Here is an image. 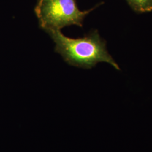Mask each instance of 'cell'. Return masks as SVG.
Here are the masks:
<instances>
[{
  "mask_svg": "<svg viewBox=\"0 0 152 152\" xmlns=\"http://www.w3.org/2000/svg\"><path fill=\"white\" fill-rule=\"evenodd\" d=\"M46 33L54 41L55 51L62 56L69 65L90 69L99 63H106L117 71H121L118 64L109 54L107 42L97 29L79 38H70L60 31H49Z\"/></svg>",
  "mask_w": 152,
  "mask_h": 152,
  "instance_id": "obj_1",
  "label": "cell"
},
{
  "mask_svg": "<svg viewBox=\"0 0 152 152\" xmlns=\"http://www.w3.org/2000/svg\"><path fill=\"white\" fill-rule=\"evenodd\" d=\"M103 4L100 2L89 10L81 11L76 0H37L34 11L39 27L46 32L60 31L71 26L82 27L87 15Z\"/></svg>",
  "mask_w": 152,
  "mask_h": 152,
  "instance_id": "obj_2",
  "label": "cell"
},
{
  "mask_svg": "<svg viewBox=\"0 0 152 152\" xmlns=\"http://www.w3.org/2000/svg\"><path fill=\"white\" fill-rule=\"evenodd\" d=\"M131 9L137 14L152 11V0H125Z\"/></svg>",
  "mask_w": 152,
  "mask_h": 152,
  "instance_id": "obj_3",
  "label": "cell"
}]
</instances>
